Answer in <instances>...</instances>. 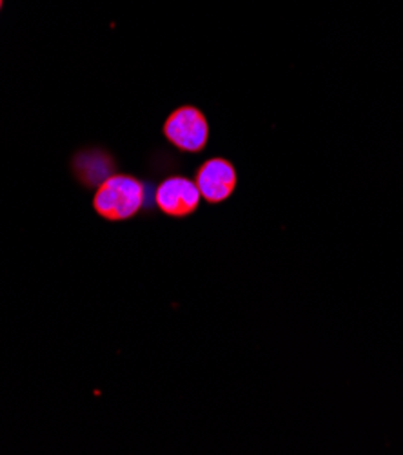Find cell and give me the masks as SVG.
<instances>
[{
    "label": "cell",
    "mask_w": 403,
    "mask_h": 455,
    "mask_svg": "<svg viewBox=\"0 0 403 455\" xmlns=\"http://www.w3.org/2000/svg\"><path fill=\"white\" fill-rule=\"evenodd\" d=\"M146 202V186L137 176L113 174L99 186L93 209L108 221H125L137 216Z\"/></svg>",
    "instance_id": "cell-1"
},
{
    "label": "cell",
    "mask_w": 403,
    "mask_h": 455,
    "mask_svg": "<svg viewBox=\"0 0 403 455\" xmlns=\"http://www.w3.org/2000/svg\"><path fill=\"white\" fill-rule=\"evenodd\" d=\"M164 136L178 151L202 153L209 142L207 118L195 106L178 108L167 116L164 124Z\"/></svg>",
    "instance_id": "cell-2"
},
{
    "label": "cell",
    "mask_w": 403,
    "mask_h": 455,
    "mask_svg": "<svg viewBox=\"0 0 403 455\" xmlns=\"http://www.w3.org/2000/svg\"><path fill=\"white\" fill-rule=\"evenodd\" d=\"M237 169L226 158H209L195 172L200 196L211 205L230 200L237 189Z\"/></svg>",
    "instance_id": "cell-3"
},
{
    "label": "cell",
    "mask_w": 403,
    "mask_h": 455,
    "mask_svg": "<svg viewBox=\"0 0 403 455\" xmlns=\"http://www.w3.org/2000/svg\"><path fill=\"white\" fill-rule=\"evenodd\" d=\"M200 198L195 180L181 174L165 178L155 191L158 209L171 218L191 216L198 209Z\"/></svg>",
    "instance_id": "cell-4"
},
{
    "label": "cell",
    "mask_w": 403,
    "mask_h": 455,
    "mask_svg": "<svg viewBox=\"0 0 403 455\" xmlns=\"http://www.w3.org/2000/svg\"><path fill=\"white\" fill-rule=\"evenodd\" d=\"M3 4H4V0H0V10H3Z\"/></svg>",
    "instance_id": "cell-5"
}]
</instances>
